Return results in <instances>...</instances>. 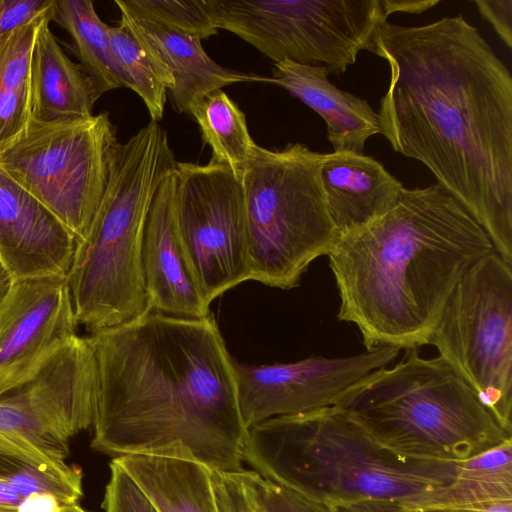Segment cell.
<instances>
[{"instance_id": "18", "label": "cell", "mask_w": 512, "mask_h": 512, "mask_svg": "<svg viewBox=\"0 0 512 512\" xmlns=\"http://www.w3.org/2000/svg\"><path fill=\"white\" fill-rule=\"evenodd\" d=\"M122 20L140 43L172 74L169 96L179 113L190 115L207 94L240 82H268L270 78L223 67L204 50L201 39L121 12Z\"/></svg>"}, {"instance_id": "16", "label": "cell", "mask_w": 512, "mask_h": 512, "mask_svg": "<svg viewBox=\"0 0 512 512\" xmlns=\"http://www.w3.org/2000/svg\"><path fill=\"white\" fill-rule=\"evenodd\" d=\"M77 326L66 276L14 279L0 299V366L77 335Z\"/></svg>"}, {"instance_id": "37", "label": "cell", "mask_w": 512, "mask_h": 512, "mask_svg": "<svg viewBox=\"0 0 512 512\" xmlns=\"http://www.w3.org/2000/svg\"><path fill=\"white\" fill-rule=\"evenodd\" d=\"M14 278L0 259V299L8 292Z\"/></svg>"}, {"instance_id": "29", "label": "cell", "mask_w": 512, "mask_h": 512, "mask_svg": "<svg viewBox=\"0 0 512 512\" xmlns=\"http://www.w3.org/2000/svg\"><path fill=\"white\" fill-rule=\"evenodd\" d=\"M225 475L253 512H332L328 504L303 496L251 469Z\"/></svg>"}, {"instance_id": "13", "label": "cell", "mask_w": 512, "mask_h": 512, "mask_svg": "<svg viewBox=\"0 0 512 512\" xmlns=\"http://www.w3.org/2000/svg\"><path fill=\"white\" fill-rule=\"evenodd\" d=\"M399 352L382 346L347 357L311 356L265 365L233 359L242 422L248 430L273 417L335 406L356 383L394 362Z\"/></svg>"}, {"instance_id": "7", "label": "cell", "mask_w": 512, "mask_h": 512, "mask_svg": "<svg viewBox=\"0 0 512 512\" xmlns=\"http://www.w3.org/2000/svg\"><path fill=\"white\" fill-rule=\"evenodd\" d=\"M323 154L301 143L258 145L240 180L250 280L289 290L309 265L328 255L339 234L320 178Z\"/></svg>"}, {"instance_id": "2", "label": "cell", "mask_w": 512, "mask_h": 512, "mask_svg": "<svg viewBox=\"0 0 512 512\" xmlns=\"http://www.w3.org/2000/svg\"><path fill=\"white\" fill-rule=\"evenodd\" d=\"M86 338L96 365L94 450L190 457L220 473L243 469L247 429L233 358L213 315L151 311Z\"/></svg>"}, {"instance_id": "12", "label": "cell", "mask_w": 512, "mask_h": 512, "mask_svg": "<svg viewBox=\"0 0 512 512\" xmlns=\"http://www.w3.org/2000/svg\"><path fill=\"white\" fill-rule=\"evenodd\" d=\"M174 211L197 284L211 304L250 280L247 219L240 178L223 164L177 162Z\"/></svg>"}, {"instance_id": "24", "label": "cell", "mask_w": 512, "mask_h": 512, "mask_svg": "<svg viewBox=\"0 0 512 512\" xmlns=\"http://www.w3.org/2000/svg\"><path fill=\"white\" fill-rule=\"evenodd\" d=\"M41 18L0 37V145L30 121V61ZM52 21V20H51Z\"/></svg>"}, {"instance_id": "4", "label": "cell", "mask_w": 512, "mask_h": 512, "mask_svg": "<svg viewBox=\"0 0 512 512\" xmlns=\"http://www.w3.org/2000/svg\"><path fill=\"white\" fill-rule=\"evenodd\" d=\"M243 461L260 476L317 502L382 500L410 509L452 484L461 463L398 455L336 406L251 426Z\"/></svg>"}, {"instance_id": "9", "label": "cell", "mask_w": 512, "mask_h": 512, "mask_svg": "<svg viewBox=\"0 0 512 512\" xmlns=\"http://www.w3.org/2000/svg\"><path fill=\"white\" fill-rule=\"evenodd\" d=\"M512 432V262L496 251L459 279L429 337Z\"/></svg>"}, {"instance_id": "14", "label": "cell", "mask_w": 512, "mask_h": 512, "mask_svg": "<svg viewBox=\"0 0 512 512\" xmlns=\"http://www.w3.org/2000/svg\"><path fill=\"white\" fill-rule=\"evenodd\" d=\"M77 239L0 169V259L14 279L67 276Z\"/></svg>"}, {"instance_id": "35", "label": "cell", "mask_w": 512, "mask_h": 512, "mask_svg": "<svg viewBox=\"0 0 512 512\" xmlns=\"http://www.w3.org/2000/svg\"><path fill=\"white\" fill-rule=\"evenodd\" d=\"M410 510L412 512H512V499L462 505L429 506Z\"/></svg>"}, {"instance_id": "25", "label": "cell", "mask_w": 512, "mask_h": 512, "mask_svg": "<svg viewBox=\"0 0 512 512\" xmlns=\"http://www.w3.org/2000/svg\"><path fill=\"white\" fill-rule=\"evenodd\" d=\"M203 142L212 149L211 160L228 166L239 178L255 155L245 114L222 90L204 96L191 110Z\"/></svg>"}, {"instance_id": "5", "label": "cell", "mask_w": 512, "mask_h": 512, "mask_svg": "<svg viewBox=\"0 0 512 512\" xmlns=\"http://www.w3.org/2000/svg\"><path fill=\"white\" fill-rule=\"evenodd\" d=\"M176 164L157 121L114 148L102 203L76 243L66 276L76 321L90 334L152 311L143 276V232L153 198Z\"/></svg>"}, {"instance_id": "8", "label": "cell", "mask_w": 512, "mask_h": 512, "mask_svg": "<svg viewBox=\"0 0 512 512\" xmlns=\"http://www.w3.org/2000/svg\"><path fill=\"white\" fill-rule=\"evenodd\" d=\"M118 144L108 113L31 118L0 145V169L37 198L76 237L88 233L102 203Z\"/></svg>"}, {"instance_id": "28", "label": "cell", "mask_w": 512, "mask_h": 512, "mask_svg": "<svg viewBox=\"0 0 512 512\" xmlns=\"http://www.w3.org/2000/svg\"><path fill=\"white\" fill-rule=\"evenodd\" d=\"M120 12L201 40L217 34L206 0H115Z\"/></svg>"}, {"instance_id": "20", "label": "cell", "mask_w": 512, "mask_h": 512, "mask_svg": "<svg viewBox=\"0 0 512 512\" xmlns=\"http://www.w3.org/2000/svg\"><path fill=\"white\" fill-rule=\"evenodd\" d=\"M320 178L339 235L386 213L404 188L374 158L347 151L323 154Z\"/></svg>"}, {"instance_id": "26", "label": "cell", "mask_w": 512, "mask_h": 512, "mask_svg": "<svg viewBox=\"0 0 512 512\" xmlns=\"http://www.w3.org/2000/svg\"><path fill=\"white\" fill-rule=\"evenodd\" d=\"M506 499H512V441L461 461L455 481L427 496L416 508Z\"/></svg>"}, {"instance_id": "36", "label": "cell", "mask_w": 512, "mask_h": 512, "mask_svg": "<svg viewBox=\"0 0 512 512\" xmlns=\"http://www.w3.org/2000/svg\"><path fill=\"white\" fill-rule=\"evenodd\" d=\"M438 3V0H381L387 18L395 12L419 14Z\"/></svg>"}, {"instance_id": "31", "label": "cell", "mask_w": 512, "mask_h": 512, "mask_svg": "<svg viewBox=\"0 0 512 512\" xmlns=\"http://www.w3.org/2000/svg\"><path fill=\"white\" fill-rule=\"evenodd\" d=\"M55 0H0V37L41 18L53 17Z\"/></svg>"}, {"instance_id": "11", "label": "cell", "mask_w": 512, "mask_h": 512, "mask_svg": "<svg viewBox=\"0 0 512 512\" xmlns=\"http://www.w3.org/2000/svg\"><path fill=\"white\" fill-rule=\"evenodd\" d=\"M385 21L381 0H248L237 31L274 63L324 66L340 75L361 51H372Z\"/></svg>"}, {"instance_id": "38", "label": "cell", "mask_w": 512, "mask_h": 512, "mask_svg": "<svg viewBox=\"0 0 512 512\" xmlns=\"http://www.w3.org/2000/svg\"><path fill=\"white\" fill-rule=\"evenodd\" d=\"M59 512H86L78 503L64 506Z\"/></svg>"}, {"instance_id": "30", "label": "cell", "mask_w": 512, "mask_h": 512, "mask_svg": "<svg viewBox=\"0 0 512 512\" xmlns=\"http://www.w3.org/2000/svg\"><path fill=\"white\" fill-rule=\"evenodd\" d=\"M110 471L102 503L105 512H158L139 485L114 460Z\"/></svg>"}, {"instance_id": "6", "label": "cell", "mask_w": 512, "mask_h": 512, "mask_svg": "<svg viewBox=\"0 0 512 512\" xmlns=\"http://www.w3.org/2000/svg\"><path fill=\"white\" fill-rule=\"evenodd\" d=\"M335 406L381 446L409 458L464 461L512 441L442 357L422 358L416 348L356 383Z\"/></svg>"}, {"instance_id": "27", "label": "cell", "mask_w": 512, "mask_h": 512, "mask_svg": "<svg viewBox=\"0 0 512 512\" xmlns=\"http://www.w3.org/2000/svg\"><path fill=\"white\" fill-rule=\"evenodd\" d=\"M111 50L126 88L143 100L151 120L160 121L164 114L167 93L174 87L170 71L157 60L120 20L107 25Z\"/></svg>"}, {"instance_id": "21", "label": "cell", "mask_w": 512, "mask_h": 512, "mask_svg": "<svg viewBox=\"0 0 512 512\" xmlns=\"http://www.w3.org/2000/svg\"><path fill=\"white\" fill-rule=\"evenodd\" d=\"M50 21L44 19L40 24L31 54V118L51 121L90 116L101 95L80 64L65 54Z\"/></svg>"}, {"instance_id": "15", "label": "cell", "mask_w": 512, "mask_h": 512, "mask_svg": "<svg viewBox=\"0 0 512 512\" xmlns=\"http://www.w3.org/2000/svg\"><path fill=\"white\" fill-rule=\"evenodd\" d=\"M176 169V168H175ZM175 171L159 186L147 214L142 240V267L152 311L184 318L209 316L188 263L175 220Z\"/></svg>"}, {"instance_id": "22", "label": "cell", "mask_w": 512, "mask_h": 512, "mask_svg": "<svg viewBox=\"0 0 512 512\" xmlns=\"http://www.w3.org/2000/svg\"><path fill=\"white\" fill-rule=\"evenodd\" d=\"M139 485L158 512H221L214 471L172 454H127L113 458Z\"/></svg>"}, {"instance_id": "19", "label": "cell", "mask_w": 512, "mask_h": 512, "mask_svg": "<svg viewBox=\"0 0 512 512\" xmlns=\"http://www.w3.org/2000/svg\"><path fill=\"white\" fill-rule=\"evenodd\" d=\"M329 74L324 66L284 60L274 63L270 79L322 117L334 152L363 154L366 141L380 133L378 113L365 99L333 85Z\"/></svg>"}, {"instance_id": "33", "label": "cell", "mask_w": 512, "mask_h": 512, "mask_svg": "<svg viewBox=\"0 0 512 512\" xmlns=\"http://www.w3.org/2000/svg\"><path fill=\"white\" fill-rule=\"evenodd\" d=\"M214 482L221 512H253L225 473L214 472Z\"/></svg>"}, {"instance_id": "23", "label": "cell", "mask_w": 512, "mask_h": 512, "mask_svg": "<svg viewBox=\"0 0 512 512\" xmlns=\"http://www.w3.org/2000/svg\"><path fill=\"white\" fill-rule=\"evenodd\" d=\"M52 21L71 37L80 66L92 78L101 96L125 87L111 50L108 24L98 16L93 1L55 0Z\"/></svg>"}, {"instance_id": "1", "label": "cell", "mask_w": 512, "mask_h": 512, "mask_svg": "<svg viewBox=\"0 0 512 512\" xmlns=\"http://www.w3.org/2000/svg\"><path fill=\"white\" fill-rule=\"evenodd\" d=\"M372 53L390 78L380 134L424 164L512 262V77L462 15L402 26L385 21Z\"/></svg>"}, {"instance_id": "3", "label": "cell", "mask_w": 512, "mask_h": 512, "mask_svg": "<svg viewBox=\"0 0 512 512\" xmlns=\"http://www.w3.org/2000/svg\"><path fill=\"white\" fill-rule=\"evenodd\" d=\"M486 231L440 184L403 188L383 215L338 236L328 253L337 319L366 350L427 345L462 275L494 252Z\"/></svg>"}, {"instance_id": "34", "label": "cell", "mask_w": 512, "mask_h": 512, "mask_svg": "<svg viewBox=\"0 0 512 512\" xmlns=\"http://www.w3.org/2000/svg\"><path fill=\"white\" fill-rule=\"evenodd\" d=\"M332 512H412L398 502L359 500L328 504Z\"/></svg>"}, {"instance_id": "17", "label": "cell", "mask_w": 512, "mask_h": 512, "mask_svg": "<svg viewBox=\"0 0 512 512\" xmlns=\"http://www.w3.org/2000/svg\"><path fill=\"white\" fill-rule=\"evenodd\" d=\"M82 471L0 435V512H59L83 495Z\"/></svg>"}, {"instance_id": "10", "label": "cell", "mask_w": 512, "mask_h": 512, "mask_svg": "<svg viewBox=\"0 0 512 512\" xmlns=\"http://www.w3.org/2000/svg\"><path fill=\"white\" fill-rule=\"evenodd\" d=\"M96 365L87 338L75 335L0 366V435L66 461L69 441L93 424Z\"/></svg>"}, {"instance_id": "32", "label": "cell", "mask_w": 512, "mask_h": 512, "mask_svg": "<svg viewBox=\"0 0 512 512\" xmlns=\"http://www.w3.org/2000/svg\"><path fill=\"white\" fill-rule=\"evenodd\" d=\"M481 15L507 45L512 47V0H475Z\"/></svg>"}]
</instances>
